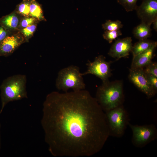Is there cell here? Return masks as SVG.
<instances>
[{
  "mask_svg": "<svg viewBox=\"0 0 157 157\" xmlns=\"http://www.w3.org/2000/svg\"><path fill=\"white\" fill-rule=\"evenodd\" d=\"M41 124L49 151L55 157L92 156L110 136L105 112L84 89L49 94Z\"/></svg>",
  "mask_w": 157,
  "mask_h": 157,
  "instance_id": "1",
  "label": "cell"
},
{
  "mask_svg": "<svg viewBox=\"0 0 157 157\" xmlns=\"http://www.w3.org/2000/svg\"><path fill=\"white\" fill-rule=\"evenodd\" d=\"M95 98L105 112L123 105L124 97L122 81L108 80L102 82L97 89Z\"/></svg>",
  "mask_w": 157,
  "mask_h": 157,
  "instance_id": "2",
  "label": "cell"
},
{
  "mask_svg": "<svg viewBox=\"0 0 157 157\" xmlns=\"http://www.w3.org/2000/svg\"><path fill=\"white\" fill-rule=\"evenodd\" d=\"M26 81L25 75L18 74L9 77L3 81L1 86V106L0 113L9 102L27 97Z\"/></svg>",
  "mask_w": 157,
  "mask_h": 157,
  "instance_id": "3",
  "label": "cell"
},
{
  "mask_svg": "<svg viewBox=\"0 0 157 157\" xmlns=\"http://www.w3.org/2000/svg\"><path fill=\"white\" fill-rule=\"evenodd\" d=\"M83 76L79 67L73 65L60 70L56 82V88L65 92L72 89L73 91L84 90L85 88Z\"/></svg>",
  "mask_w": 157,
  "mask_h": 157,
  "instance_id": "4",
  "label": "cell"
},
{
  "mask_svg": "<svg viewBox=\"0 0 157 157\" xmlns=\"http://www.w3.org/2000/svg\"><path fill=\"white\" fill-rule=\"evenodd\" d=\"M109 136L121 138L129 123L128 112L123 105L105 112Z\"/></svg>",
  "mask_w": 157,
  "mask_h": 157,
  "instance_id": "5",
  "label": "cell"
},
{
  "mask_svg": "<svg viewBox=\"0 0 157 157\" xmlns=\"http://www.w3.org/2000/svg\"><path fill=\"white\" fill-rule=\"evenodd\" d=\"M132 132L131 141L138 148H142L156 139L157 129L153 124L139 125L129 123Z\"/></svg>",
  "mask_w": 157,
  "mask_h": 157,
  "instance_id": "6",
  "label": "cell"
},
{
  "mask_svg": "<svg viewBox=\"0 0 157 157\" xmlns=\"http://www.w3.org/2000/svg\"><path fill=\"white\" fill-rule=\"evenodd\" d=\"M110 63L106 60L103 56H99L93 62L88 61L86 64L87 70L82 74L83 76L92 74L101 79L102 82L106 81L112 75Z\"/></svg>",
  "mask_w": 157,
  "mask_h": 157,
  "instance_id": "7",
  "label": "cell"
},
{
  "mask_svg": "<svg viewBox=\"0 0 157 157\" xmlns=\"http://www.w3.org/2000/svg\"><path fill=\"white\" fill-rule=\"evenodd\" d=\"M130 81L149 99L157 92L149 82L142 68L130 69L128 75Z\"/></svg>",
  "mask_w": 157,
  "mask_h": 157,
  "instance_id": "8",
  "label": "cell"
},
{
  "mask_svg": "<svg viewBox=\"0 0 157 157\" xmlns=\"http://www.w3.org/2000/svg\"><path fill=\"white\" fill-rule=\"evenodd\" d=\"M135 10L141 22L151 25L157 18V0H143Z\"/></svg>",
  "mask_w": 157,
  "mask_h": 157,
  "instance_id": "9",
  "label": "cell"
},
{
  "mask_svg": "<svg viewBox=\"0 0 157 157\" xmlns=\"http://www.w3.org/2000/svg\"><path fill=\"white\" fill-rule=\"evenodd\" d=\"M132 41L131 37L117 39L111 46L108 55L116 60L128 57L133 46Z\"/></svg>",
  "mask_w": 157,
  "mask_h": 157,
  "instance_id": "10",
  "label": "cell"
},
{
  "mask_svg": "<svg viewBox=\"0 0 157 157\" xmlns=\"http://www.w3.org/2000/svg\"><path fill=\"white\" fill-rule=\"evenodd\" d=\"M157 46L156 41L148 49L133 57L130 69L143 68L151 62Z\"/></svg>",
  "mask_w": 157,
  "mask_h": 157,
  "instance_id": "11",
  "label": "cell"
},
{
  "mask_svg": "<svg viewBox=\"0 0 157 157\" xmlns=\"http://www.w3.org/2000/svg\"><path fill=\"white\" fill-rule=\"evenodd\" d=\"M22 42L17 36L6 37L0 44V55H6L12 53Z\"/></svg>",
  "mask_w": 157,
  "mask_h": 157,
  "instance_id": "12",
  "label": "cell"
},
{
  "mask_svg": "<svg viewBox=\"0 0 157 157\" xmlns=\"http://www.w3.org/2000/svg\"><path fill=\"white\" fill-rule=\"evenodd\" d=\"M151 25L143 22L135 27L133 31L134 37L139 40L147 39L151 35Z\"/></svg>",
  "mask_w": 157,
  "mask_h": 157,
  "instance_id": "13",
  "label": "cell"
},
{
  "mask_svg": "<svg viewBox=\"0 0 157 157\" xmlns=\"http://www.w3.org/2000/svg\"><path fill=\"white\" fill-rule=\"evenodd\" d=\"M156 41L149 39L139 40L133 46L131 52L133 57L140 53L149 49Z\"/></svg>",
  "mask_w": 157,
  "mask_h": 157,
  "instance_id": "14",
  "label": "cell"
},
{
  "mask_svg": "<svg viewBox=\"0 0 157 157\" xmlns=\"http://www.w3.org/2000/svg\"><path fill=\"white\" fill-rule=\"evenodd\" d=\"M40 5L35 0H30V14L32 16L40 19L43 18Z\"/></svg>",
  "mask_w": 157,
  "mask_h": 157,
  "instance_id": "15",
  "label": "cell"
},
{
  "mask_svg": "<svg viewBox=\"0 0 157 157\" xmlns=\"http://www.w3.org/2000/svg\"><path fill=\"white\" fill-rule=\"evenodd\" d=\"M123 26L121 22L119 20L112 21L108 20L102 25V28L104 30L109 31L120 30Z\"/></svg>",
  "mask_w": 157,
  "mask_h": 157,
  "instance_id": "16",
  "label": "cell"
},
{
  "mask_svg": "<svg viewBox=\"0 0 157 157\" xmlns=\"http://www.w3.org/2000/svg\"><path fill=\"white\" fill-rule=\"evenodd\" d=\"M1 22L6 27L10 28H14L17 26L19 19L16 15L12 14L3 18Z\"/></svg>",
  "mask_w": 157,
  "mask_h": 157,
  "instance_id": "17",
  "label": "cell"
},
{
  "mask_svg": "<svg viewBox=\"0 0 157 157\" xmlns=\"http://www.w3.org/2000/svg\"><path fill=\"white\" fill-rule=\"evenodd\" d=\"M138 0H117V2L122 5L127 12L135 10Z\"/></svg>",
  "mask_w": 157,
  "mask_h": 157,
  "instance_id": "18",
  "label": "cell"
},
{
  "mask_svg": "<svg viewBox=\"0 0 157 157\" xmlns=\"http://www.w3.org/2000/svg\"><path fill=\"white\" fill-rule=\"evenodd\" d=\"M122 35V33L120 30L112 31L106 30L103 36L104 38L109 43H111L114 40Z\"/></svg>",
  "mask_w": 157,
  "mask_h": 157,
  "instance_id": "19",
  "label": "cell"
},
{
  "mask_svg": "<svg viewBox=\"0 0 157 157\" xmlns=\"http://www.w3.org/2000/svg\"><path fill=\"white\" fill-rule=\"evenodd\" d=\"M144 73L157 77V63L152 61L142 68Z\"/></svg>",
  "mask_w": 157,
  "mask_h": 157,
  "instance_id": "20",
  "label": "cell"
},
{
  "mask_svg": "<svg viewBox=\"0 0 157 157\" xmlns=\"http://www.w3.org/2000/svg\"><path fill=\"white\" fill-rule=\"evenodd\" d=\"M30 0H24L19 5L18 10L22 14L27 15L30 14Z\"/></svg>",
  "mask_w": 157,
  "mask_h": 157,
  "instance_id": "21",
  "label": "cell"
},
{
  "mask_svg": "<svg viewBox=\"0 0 157 157\" xmlns=\"http://www.w3.org/2000/svg\"><path fill=\"white\" fill-rule=\"evenodd\" d=\"M36 28L35 25H32L24 28L22 30V32L25 36L28 37L33 33Z\"/></svg>",
  "mask_w": 157,
  "mask_h": 157,
  "instance_id": "22",
  "label": "cell"
},
{
  "mask_svg": "<svg viewBox=\"0 0 157 157\" xmlns=\"http://www.w3.org/2000/svg\"><path fill=\"white\" fill-rule=\"evenodd\" d=\"M147 78L154 89L157 91V77L151 75L146 74Z\"/></svg>",
  "mask_w": 157,
  "mask_h": 157,
  "instance_id": "23",
  "label": "cell"
},
{
  "mask_svg": "<svg viewBox=\"0 0 157 157\" xmlns=\"http://www.w3.org/2000/svg\"><path fill=\"white\" fill-rule=\"evenodd\" d=\"M34 20V19L33 18H29L24 19L21 22V26L22 27L25 28L31 25Z\"/></svg>",
  "mask_w": 157,
  "mask_h": 157,
  "instance_id": "24",
  "label": "cell"
},
{
  "mask_svg": "<svg viewBox=\"0 0 157 157\" xmlns=\"http://www.w3.org/2000/svg\"><path fill=\"white\" fill-rule=\"evenodd\" d=\"M7 33L3 28L0 26V42H1L6 37Z\"/></svg>",
  "mask_w": 157,
  "mask_h": 157,
  "instance_id": "25",
  "label": "cell"
},
{
  "mask_svg": "<svg viewBox=\"0 0 157 157\" xmlns=\"http://www.w3.org/2000/svg\"><path fill=\"white\" fill-rule=\"evenodd\" d=\"M153 28L156 31H157V18L155 19L153 22Z\"/></svg>",
  "mask_w": 157,
  "mask_h": 157,
  "instance_id": "26",
  "label": "cell"
},
{
  "mask_svg": "<svg viewBox=\"0 0 157 157\" xmlns=\"http://www.w3.org/2000/svg\"><path fill=\"white\" fill-rule=\"evenodd\" d=\"M1 124L0 122V129H1Z\"/></svg>",
  "mask_w": 157,
  "mask_h": 157,
  "instance_id": "27",
  "label": "cell"
}]
</instances>
